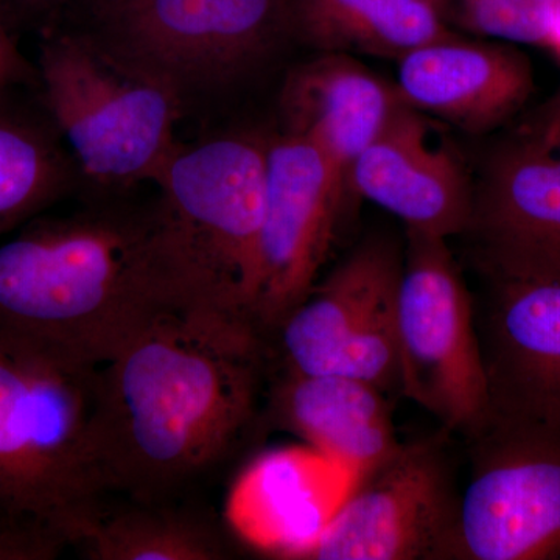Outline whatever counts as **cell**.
Returning a JSON list of instances; mask_svg holds the SVG:
<instances>
[{"label":"cell","instance_id":"cell-1","mask_svg":"<svg viewBox=\"0 0 560 560\" xmlns=\"http://www.w3.org/2000/svg\"><path fill=\"white\" fill-rule=\"evenodd\" d=\"M270 364L246 320L172 308L101 364L98 441L109 492L200 499L265 431Z\"/></svg>","mask_w":560,"mask_h":560},{"label":"cell","instance_id":"cell-2","mask_svg":"<svg viewBox=\"0 0 560 560\" xmlns=\"http://www.w3.org/2000/svg\"><path fill=\"white\" fill-rule=\"evenodd\" d=\"M156 190L86 187L75 209L3 242L0 329L101 366L154 316L189 308Z\"/></svg>","mask_w":560,"mask_h":560},{"label":"cell","instance_id":"cell-3","mask_svg":"<svg viewBox=\"0 0 560 560\" xmlns=\"http://www.w3.org/2000/svg\"><path fill=\"white\" fill-rule=\"evenodd\" d=\"M98 401V364L0 329V517L46 518L70 540L109 492Z\"/></svg>","mask_w":560,"mask_h":560},{"label":"cell","instance_id":"cell-4","mask_svg":"<svg viewBox=\"0 0 560 560\" xmlns=\"http://www.w3.org/2000/svg\"><path fill=\"white\" fill-rule=\"evenodd\" d=\"M79 28L183 114L249 79L291 38L290 0H113Z\"/></svg>","mask_w":560,"mask_h":560},{"label":"cell","instance_id":"cell-5","mask_svg":"<svg viewBox=\"0 0 560 560\" xmlns=\"http://www.w3.org/2000/svg\"><path fill=\"white\" fill-rule=\"evenodd\" d=\"M267 149L268 136L257 132L179 143L154 184L183 264L189 308L250 326L259 282Z\"/></svg>","mask_w":560,"mask_h":560},{"label":"cell","instance_id":"cell-6","mask_svg":"<svg viewBox=\"0 0 560 560\" xmlns=\"http://www.w3.org/2000/svg\"><path fill=\"white\" fill-rule=\"evenodd\" d=\"M39 98L75 158L86 187L156 184L178 149L184 116L167 91L109 61L77 31L40 43Z\"/></svg>","mask_w":560,"mask_h":560},{"label":"cell","instance_id":"cell-7","mask_svg":"<svg viewBox=\"0 0 560 560\" xmlns=\"http://www.w3.org/2000/svg\"><path fill=\"white\" fill-rule=\"evenodd\" d=\"M401 396L464 440L480 433L489 394L475 302L447 238L407 230L396 300Z\"/></svg>","mask_w":560,"mask_h":560},{"label":"cell","instance_id":"cell-8","mask_svg":"<svg viewBox=\"0 0 560 560\" xmlns=\"http://www.w3.org/2000/svg\"><path fill=\"white\" fill-rule=\"evenodd\" d=\"M404 250L372 238L261 335L270 372L340 374L399 393L396 300Z\"/></svg>","mask_w":560,"mask_h":560},{"label":"cell","instance_id":"cell-9","mask_svg":"<svg viewBox=\"0 0 560 560\" xmlns=\"http://www.w3.org/2000/svg\"><path fill=\"white\" fill-rule=\"evenodd\" d=\"M444 560H560V436L485 427Z\"/></svg>","mask_w":560,"mask_h":560},{"label":"cell","instance_id":"cell-10","mask_svg":"<svg viewBox=\"0 0 560 560\" xmlns=\"http://www.w3.org/2000/svg\"><path fill=\"white\" fill-rule=\"evenodd\" d=\"M291 552L304 560H444L459 492L444 438L400 442Z\"/></svg>","mask_w":560,"mask_h":560},{"label":"cell","instance_id":"cell-11","mask_svg":"<svg viewBox=\"0 0 560 560\" xmlns=\"http://www.w3.org/2000/svg\"><path fill=\"white\" fill-rule=\"evenodd\" d=\"M348 183L315 143L268 136L259 282L250 323L261 335L312 290L326 264Z\"/></svg>","mask_w":560,"mask_h":560},{"label":"cell","instance_id":"cell-12","mask_svg":"<svg viewBox=\"0 0 560 560\" xmlns=\"http://www.w3.org/2000/svg\"><path fill=\"white\" fill-rule=\"evenodd\" d=\"M489 283L486 300H474L488 378L485 427L560 436V280Z\"/></svg>","mask_w":560,"mask_h":560},{"label":"cell","instance_id":"cell-13","mask_svg":"<svg viewBox=\"0 0 560 560\" xmlns=\"http://www.w3.org/2000/svg\"><path fill=\"white\" fill-rule=\"evenodd\" d=\"M464 234L486 280H560V149L533 139L501 151Z\"/></svg>","mask_w":560,"mask_h":560},{"label":"cell","instance_id":"cell-14","mask_svg":"<svg viewBox=\"0 0 560 560\" xmlns=\"http://www.w3.org/2000/svg\"><path fill=\"white\" fill-rule=\"evenodd\" d=\"M348 184L408 231L451 238L469 228L474 191L463 165L419 110L405 105L353 162Z\"/></svg>","mask_w":560,"mask_h":560},{"label":"cell","instance_id":"cell-15","mask_svg":"<svg viewBox=\"0 0 560 560\" xmlns=\"http://www.w3.org/2000/svg\"><path fill=\"white\" fill-rule=\"evenodd\" d=\"M397 88L419 113L482 132L525 105L534 75L521 51L453 35L401 57Z\"/></svg>","mask_w":560,"mask_h":560},{"label":"cell","instance_id":"cell-16","mask_svg":"<svg viewBox=\"0 0 560 560\" xmlns=\"http://www.w3.org/2000/svg\"><path fill=\"white\" fill-rule=\"evenodd\" d=\"M405 105L397 84L349 54H320L291 70L279 101L283 131L315 143L346 183L353 162Z\"/></svg>","mask_w":560,"mask_h":560},{"label":"cell","instance_id":"cell-17","mask_svg":"<svg viewBox=\"0 0 560 560\" xmlns=\"http://www.w3.org/2000/svg\"><path fill=\"white\" fill-rule=\"evenodd\" d=\"M264 425L287 431L324 455L363 470L400 445L388 394L340 374L270 372Z\"/></svg>","mask_w":560,"mask_h":560},{"label":"cell","instance_id":"cell-18","mask_svg":"<svg viewBox=\"0 0 560 560\" xmlns=\"http://www.w3.org/2000/svg\"><path fill=\"white\" fill-rule=\"evenodd\" d=\"M73 550L88 560H228L234 530L201 499L140 500L106 492L73 525Z\"/></svg>","mask_w":560,"mask_h":560},{"label":"cell","instance_id":"cell-19","mask_svg":"<svg viewBox=\"0 0 560 560\" xmlns=\"http://www.w3.org/2000/svg\"><path fill=\"white\" fill-rule=\"evenodd\" d=\"M84 187L38 91L0 90V237Z\"/></svg>","mask_w":560,"mask_h":560},{"label":"cell","instance_id":"cell-20","mask_svg":"<svg viewBox=\"0 0 560 560\" xmlns=\"http://www.w3.org/2000/svg\"><path fill=\"white\" fill-rule=\"evenodd\" d=\"M290 31L319 54L355 51L397 61L455 35L431 0H290Z\"/></svg>","mask_w":560,"mask_h":560},{"label":"cell","instance_id":"cell-21","mask_svg":"<svg viewBox=\"0 0 560 560\" xmlns=\"http://www.w3.org/2000/svg\"><path fill=\"white\" fill-rule=\"evenodd\" d=\"M442 20L489 38L545 46L555 38L559 0H431ZM448 25V24H447Z\"/></svg>","mask_w":560,"mask_h":560},{"label":"cell","instance_id":"cell-22","mask_svg":"<svg viewBox=\"0 0 560 560\" xmlns=\"http://www.w3.org/2000/svg\"><path fill=\"white\" fill-rule=\"evenodd\" d=\"M69 548L66 530L46 518L0 517V560H51Z\"/></svg>","mask_w":560,"mask_h":560},{"label":"cell","instance_id":"cell-23","mask_svg":"<svg viewBox=\"0 0 560 560\" xmlns=\"http://www.w3.org/2000/svg\"><path fill=\"white\" fill-rule=\"evenodd\" d=\"M39 90L38 68L18 49L0 16V90Z\"/></svg>","mask_w":560,"mask_h":560},{"label":"cell","instance_id":"cell-24","mask_svg":"<svg viewBox=\"0 0 560 560\" xmlns=\"http://www.w3.org/2000/svg\"><path fill=\"white\" fill-rule=\"evenodd\" d=\"M534 140L544 143V145L558 147L560 149V94L551 103L547 114H545L539 132H537Z\"/></svg>","mask_w":560,"mask_h":560},{"label":"cell","instance_id":"cell-25","mask_svg":"<svg viewBox=\"0 0 560 560\" xmlns=\"http://www.w3.org/2000/svg\"><path fill=\"white\" fill-rule=\"evenodd\" d=\"M20 9L31 11L33 14L47 13L66 5V0H13Z\"/></svg>","mask_w":560,"mask_h":560},{"label":"cell","instance_id":"cell-26","mask_svg":"<svg viewBox=\"0 0 560 560\" xmlns=\"http://www.w3.org/2000/svg\"><path fill=\"white\" fill-rule=\"evenodd\" d=\"M113 0H66V5L68 3H83L88 9H94V7L103 5V3H109Z\"/></svg>","mask_w":560,"mask_h":560},{"label":"cell","instance_id":"cell-27","mask_svg":"<svg viewBox=\"0 0 560 560\" xmlns=\"http://www.w3.org/2000/svg\"><path fill=\"white\" fill-rule=\"evenodd\" d=\"M0 16H2V2H0Z\"/></svg>","mask_w":560,"mask_h":560}]
</instances>
